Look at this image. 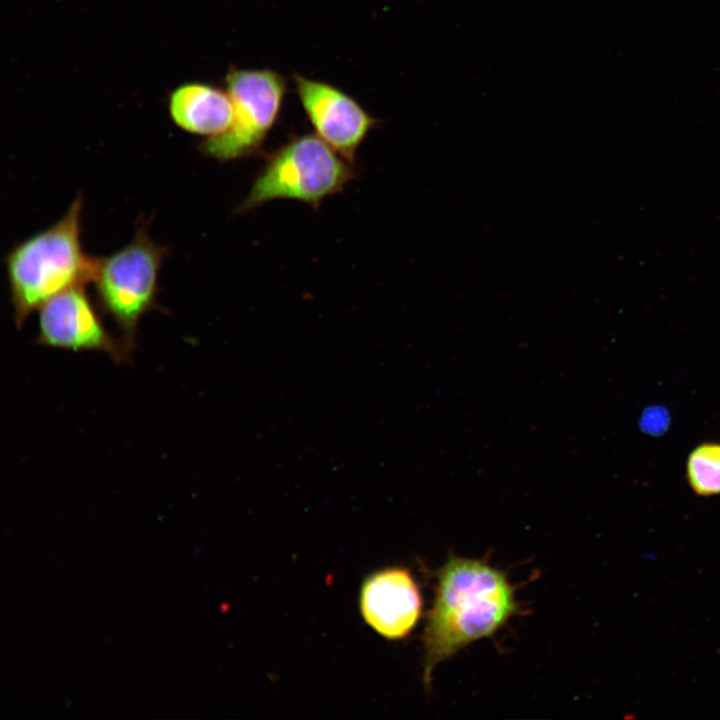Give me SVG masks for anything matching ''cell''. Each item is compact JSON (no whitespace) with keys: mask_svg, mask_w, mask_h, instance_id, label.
I'll list each match as a JSON object with an SVG mask.
<instances>
[{"mask_svg":"<svg viewBox=\"0 0 720 720\" xmlns=\"http://www.w3.org/2000/svg\"><path fill=\"white\" fill-rule=\"evenodd\" d=\"M436 580L423 637L427 688L439 663L472 642L491 637L521 611L506 573L487 560L451 554Z\"/></svg>","mask_w":720,"mask_h":720,"instance_id":"6da1fadb","label":"cell"},{"mask_svg":"<svg viewBox=\"0 0 720 720\" xmlns=\"http://www.w3.org/2000/svg\"><path fill=\"white\" fill-rule=\"evenodd\" d=\"M293 81L316 135L353 162L377 120L353 97L329 83L299 74L293 75Z\"/></svg>","mask_w":720,"mask_h":720,"instance_id":"52a82bcc","label":"cell"},{"mask_svg":"<svg viewBox=\"0 0 720 720\" xmlns=\"http://www.w3.org/2000/svg\"><path fill=\"white\" fill-rule=\"evenodd\" d=\"M82 195L52 226L18 243L5 263L20 327L29 314L55 295L92 282L98 258L85 254L81 244Z\"/></svg>","mask_w":720,"mask_h":720,"instance_id":"7a4b0ae2","label":"cell"},{"mask_svg":"<svg viewBox=\"0 0 720 720\" xmlns=\"http://www.w3.org/2000/svg\"><path fill=\"white\" fill-rule=\"evenodd\" d=\"M688 480L699 495L709 496L720 493V444H704L689 456Z\"/></svg>","mask_w":720,"mask_h":720,"instance_id":"30bf717a","label":"cell"},{"mask_svg":"<svg viewBox=\"0 0 720 720\" xmlns=\"http://www.w3.org/2000/svg\"><path fill=\"white\" fill-rule=\"evenodd\" d=\"M166 253L167 248L151 240L141 225L129 244L98 258L92 281L98 303L117 324L128 353L134 348L141 317L156 306L158 275Z\"/></svg>","mask_w":720,"mask_h":720,"instance_id":"277c9868","label":"cell"},{"mask_svg":"<svg viewBox=\"0 0 720 720\" xmlns=\"http://www.w3.org/2000/svg\"><path fill=\"white\" fill-rule=\"evenodd\" d=\"M669 423V416L665 409L654 407L647 409L641 419L642 428L652 434L665 431Z\"/></svg>","mask_w":720,"mask_h":720,"instance_id":"8fae6325","label":"cell"},{"mask_svg":"<svg viewBox=\"0 0 720 720\" xmlns=\"http://www.w3.org/2000/svg\"><path fill=\"white\" fill-rule=\"evenodd\" d=\"M39 309V344L74 351H100L115 361L127 360L128 352L123 342L105 329L84 286L55 295Z\"/></svg>","mask_w":720,"mask_h":720,"instance_id":"8992f818","label":"cell"},{"mask_svg":"<svg viewBox=\"0 0 720 720\" xmlns=\"http://www.w3.org/2000/svg\"><path fill=\"white\" fill-rule=\"evenodd\" d=\"M169 112L178 127L206 138L224 133L233 121L227 91L200 82L177 87L169 98Z\"/></svg>","mask_w":720,"mask_h":720,"instance_id":"9c48e42d","label":"cell"},{"mask_svg":"<svg viewBox=\"0 0 720 720\" xmlns=\"http://www.w3.org/2000/svg\"><path fill=\"white\" fill-rule=\"evenodd\" d=\"M355 176L352 162L314 134L296 136L274 151L236 212L288 199L318 208Z\"/></svg>","mask_w":720,"mask_h":720,"instance_id":"3957f363","label":"cell"},{"mask_svg":"<svg viewBox=\"0 0 720 720\" xmlns=\"http://www.w3.org/2000/svg\"><path fill=\"white\" fill-rule=\"evenodd\" d=\"M226 91L233 105V121L224 133L206 138L200 150L226 162L258 152L279 117L286 93L284 77L270 69L231 68Z\"/></svg>","mask_w":720,"mask_h":720,"instance_id":"5b68a950","label":"cell"},{"mask_svg":"<svg viewBox=\"0 0 720 720\" xmlns=\"http://www.w3.org/2000/svg\"><path fill=\"white\" fill-rule=\"evenodd\" d=\"M360 610L366 623L381 636L405 638L422 612V597L413 575L403 567L371 573L361 585Z\"/></svg>","mask_w":720,"mask_h":720,"instance_id":"ba28073f","label":"cell"}]
</instances>
